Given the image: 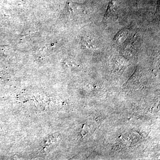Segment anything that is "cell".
I'll list each match as a JSON object with an SVG mask.
<instances>
[{
  "label": "cell",
  "instance_id": "6da1fadb",
  "mask_svg": "<svg viewBox=\"0 0 160 160\" xmlns=\"http://www.w3.org/2000/svg\"><path fill=\"white\" fill-rule=\"evenodd\" d=\"M117 18V14H116L114 1L113 0H110L108 9L106 12V14L104 16L103 20L105 21V22H109L115 21Z\"/></svg>",
  "mask_w": 160,
  "mask_h": 160
}]
</instances>
